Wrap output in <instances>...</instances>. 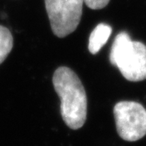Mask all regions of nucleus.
<instances>
[{"label": "nucleus", "instance_id": "1", "mask_svg": "<svg viewBox=\"0 0 146 146\" xmlns=\"http://www.w3.org/2000/svg\"><path fill=\"white\" fill-rule=\"evenodd\" d=\"M53 85L61 100L60 113L68 127L77 130L82 127L87 117V96L78 76L68 67L56 69Z\"/></svg>", "mask_w": 146, "mask_h": 146}, {"label": "nucleus", "instance_id": "4", "mask_svg": "<svg viewBox=\"0 0 146 146\" xmlns=\"http://www.w3.org/2000/svg\"><path fill=\"white\" fill-rule=\"evenodd\" d=\"M116 128L124 141H136L146 135V110L136 102H119L114 107Z\"/></svg>", "mask_w": 146, "mask_h": 146}, {"label": "nucleus", "instance_id": "3", "mask_svg": "<svg viewBox=\"0 0 146 146\" xmlns=\"http://www.w3.org/2000/svg\"><path fill=\"white\" fill-rule=\"evenodd\" d=\"M84 0H45L53 33L65 37L76 29L82 16Z\"/></svg>", "mask_w": 146, "mask_h": 146}, {"label": "nucleus", "instance_id": "2", "mask_svg": "<svg viewBox=\"0 0 146 146\" xmlns=\"http://www.w3.org/2000/svg\"><path fill=\"white\" fill-rule=\"evenodd\" d=\"M110 61L129 81L137 82L146 79V46L142 42L131 41L125 32L115 37Z\"/></svg>", "mask_w": 146, "mask_h": 146}, {"label": "nucleus", "instance_id": "7", "mask_svg": "<svg viewBox=\"0 0 146 146\" xmlns=\"http://www.w3.org/2000/svg\"><path fill=\"white\" fill-rule=\"evenodd\" d=\"M110 0H84V3L94 10L102 9L109 3Z\"/></svg>", "mask_w": 146, "mask_h": 146}, {"label": "nucleus", "instance_id": "5", "mask_svg": "<svg viewBox=\"0 0 146 146\" xmlns=\"http://www.w3.org/2000/svg\"><path fill=\"white\" fill-rule=\"evenodd\" d=\"M112 33L111 27L106 24H99L91 33L89 41V50L91 54H96L107 42Z\"/></svg>", "mask_w": 146, "mask_h": 146}, {"label": "nucleus", "instance_id": "6", "mask_svg": "<svg viewBox=\"0 0 146 146\" xmlns=\"http://www.w3.org/2000/svg\"><path fill=\"white\" fill-rule=\"evenodd\" d=\"M13 47V36L10 30L0 25V64L10 54Z\"/></svg>", "mask_w": 146, "mask_h": 146}]
</instances>
